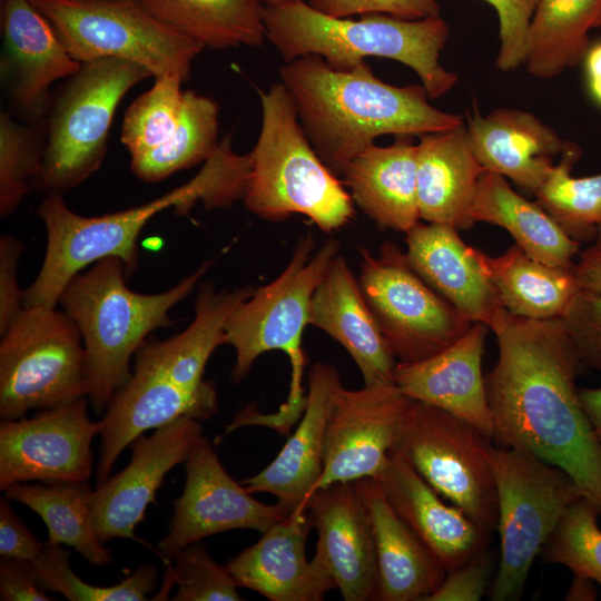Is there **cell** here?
Masks as SVG:
<instances>
[{"instance_id": "1", "label": "cell", "mask_w": 601, "mask_h": 601, "mask_svg": "<svg viewBox=\"0 0 601 601\" xmlns=\"http://www.w3.org/2000/svg\"><path fill=\"white\" fill-rule=\"evenodd\" d=\"M490 329L499 348L485 375L492 439L562 469L601 513V441L575 386L581 362L562 317L504 308Z\"/></svg>"}, {"instance_id": "2", "label": "cell", "mask_w": 601, "mask_h": 601, "mask_svg": "<svg viewBox=\"0 0 601 601\" xmlns=\"http://www.w3.org/2000/svg\"><path fill=\"white\" fill-rule=\"evenodd\" d=\"M279 77L314 150L336 175L382 135L422 136L463 124L434 108L423 85H390L366 62L341 70L308 55L285 62Z\"/></svg>"}, {"instance_id": "3", "label": "cell", "mask_w": 601, "mask_h": 601, "mask_svg": "<svg viewBox=\"0 0 601 601\" xmlns=\"http://www.w3.org/2000/svg\"><path fill=\"white\" fill-rule=\"evenodd\" d=\"M249 170V154L235 152L227 135L188 183L140 206L87 217L72 211L61 194H49L37 209L47 230L45 259L24 289V307L57 306L70 279L106 257L120 258L126 273L132 274L138 265V236L154 216L169 208L185 215L197 203L207 209L228 207L244 198Z\"/></svg>"}, {"instance_id": "4", "label": "cell", "mask_w": 601, "mask_h": 601, "mask_svg": "<svg viewBox=\"0 0 601 601\" xmlns=\"http://www.w3.org/2000/svg\"><path fill=\"white\" fill-rule=\"evenodd\" d=\"M266 39L285 62L314 55L331 67L349 70L367 57L392 59L412 68L430 99L444 96L457 80L439 61L449 37L440 16L406 20L388 14L338 18L306 0L265 7Z\"/></svg>"}, {"instance_id": "5", "label": "cell", "mask_w": 601, "mask_h": 601, "mask_svg": "<svg viewBox=\"0 0 601 601\" xmlns=\"http://www.w3.org/2000/svg\"><path fill=\"white\" fill-rule=\"evenodd\" d=\"M211 262L168 290L140 294L126 285L118 257H106L76 274L59 297L62 311L82 336L88 368V398L96 414L106 411L115 393L131 376L130 358L155 329L173 324L169 311L195 288Z\"/></svg>"}, {"instance_id": "6", "label": "cell", "mask_w": 601, "mask_h": 601, "mask_svg": "<svg viewBox=\"0 0 601 601\" xmlns=\"http://www.w3.org/2000/svg\"><path fill=\"white\" fill-rule=\"evenodd\" d=\"M313 249V237H300L285 269L269 284L254 289L226 323L225 345L231 346L236 355L231 370L233 383L244 380L254 362L269 351L284 352L292 366L286 402L270 414H262L253 406L243 408L228 425L230 431L247 425H264L287 434L304 412L303 332L309 324L313 294L338 254L339 244L328 239L314 255Z\"/></svg>"}, {"instance_id": "7", "label": "cell", "mask_w": 601, "mask_h": 601, "mask_svg": "<svg viewBox=\"0 0 601 601\" xmlns=\"http://www.w3.org/2000/svg\"><path fill=\"white\" fill-rule=\"evenodd\" d=\"M259 99L262 126L249 152L246 208L272 221L300 214L325 233L344 227L354 216L353 199L314 150L286 87L274 83Z\"/></svg>"}, {"instance_id": "8", "label": "cell", "mask_w": 601, "mask_h": 601, "mask_svg": "<svg viewBox=\"0 0 601 601\" xmlns=\"http://www.w3.org/2000/svg\"><path fill=\"white\" fill-rule=\"evenodd\" d=\"M490 456L501 551L490 598L518 601L536 555L582 495L566 472L540 457L500 445H490Z\"/></svg>"}, {"instance_id": "9", "label": "cell", "mask_w": 601, "mask_h": 601, "mask_svg": "<svg viewBox=\"0 0 601 601\" xmlns=\"http://www.w3.org/2000/svg\"><path fill=\"white\" fill-rule=\"evenodd\" d=\"M1 338V420L88 397L82 336L63 311L47 305L24 307Z\"/></svg>"}, {"instance_id": "10", "label": "cell", "mask_w": 601, "mask_h": 601, "mask_svg": "<svg viewBox=\"0 0 601 601\" xmlns=\"http://www.w3.org/2000/svg\"><path fill=\"white\" fill-rule=\"evenodd\" d=\"M79 62L122 59L154 78H189L205 48L159 20L137 0H31Z\"/></svg>"}, {"instance_id": "11", "label": "cell", "mask_w": 601, "mask_h": 601, "mask_svg": "<svg viewBox=\"0 0 601 601\" xmlns=\"http://www.w3.org/2000/svg\"><path fill=\"white\" fill-rule=\"evenodd\" d=\"M148 77L152 76L145 67L128 60L82 63L51 109L43 162L36 179L42 189L61 194L100 167L118 105Z\"/></svg>"}, {"instance_id": "12", "label": "cell", "mask_w": 601, "mask_h": 601, "mask_svg": "<svg viewBox=\"0 0 601 601\" xmlns=\"http://www.w3.org/2000/svg\"><path fill=\"white\" fill-rule=\"evenodd\" d=\"M490 445L471 423L413 400L392 452L491 536L496 528L497 499Z\"/></svg>"}, {"instance_id": "13", "label": "cell", "mask_w": 601, "mask_h": 601, "mask_svg": "<svg viewBox=\"0 0 601 601\" xmlns=\"http://www.w3.org/2000/svg\"><path fill=\"white\" fill-rule=\"evenodd\" d=\"M359 253L362 293L397 363L428 358L470 329L473 322L430 286L394 243L383 244L378 255Z\"/></svg>"}, {"instance_id": "14", "label": "cell", "mask_w": 601, "mask_h": 601, "mask_svg": "<svg viewBox=\"0 0 601 601\" xmlns=\"http://www.w3.org/2000/svg\"><path fill=\"white\" fill-rule=\"evenodd\" d=\"M88 397L32 417L0 424V490L14 483L88 482L92 474L91 441L100 423L88 414Z\"/></svg>"}, {"instance_id": "15", "label": "cell", "mask_w": 601, "mask_h": 601, "mask_svg": "<svg viewBox=\"0 0 601 601\" xmlns=\"http://www.w3.org/2000/svg\"><path fill=\"white\" fill-rule=\"evenodd\" d=\"M184 463V490L173 502L168 533L157 545L158 554L166 563L184 548L206 536L237 529L264 533L289 514L278 503L270 505L254 499L227 473L203 434Z\"/></svg>"}, {"instance_id": "16", "label": "cell", "mask_w": 601, "mask_h": 601, "mask_svg": "<svg viewBox=\"0 0 601 601\" xmlns=\"http://www.w3.org/2000/svg\"><path fill=\"white\" fill-rule=\"evenodd\" d=\"M413 398L394 383L336 391L325 428L323 472L313 493L337 482L376 479ZM312 493V495H313Z\"/></svg>"}, {"instance_id": "17", "label": "cell", "mask_w": 601, "mask_h": 601, "mask_svg": "<svg viewBox=\"0 0 601 601\" xmlns=\"http://www.w3.org/2000/svg\"><path fill=\"white\" fill-rule=\"evenodd\" d=\"M201 433L200 421L184 416L131 442L128 465L98 483L92 492V523L102 543L117 538L139 541L136 526L155 502L167 473L186 461Z\"/></svg>"}, {"instance_id": "18", "label": "cell", "mask_w": 601, "mask_h": 601, "mask_svg": "<svg viewBox=\"0 0 601 601\" xmlns=\"http://www.w3.org/2000/svg\"><path fill=\"white\" fill-rule=\"evenodd\" d=\"M1 1V82L13 112L37 121L49 110L51 86L76 75L82 63L31 0Z\"/></svg>"}, {"instance_id": "19", "label": "cell", "mask_w": 601, "mask_h": 601, "mask_svg": "<svg viewBox=\"0 0 601 601\" xmlns=\"http://www.w3.org/2000/svg\"><path fill=\"white\" fill-rule=\"evenodd\" d=\"M318 540L314 558L327 570L345 601L377 597L374 536L355 482H337L311 496L307 505Z\"/></svg>"}, {"instance_id": "20", "label": "cell", "mask_w": 601, "mask_h": 601, "mask_svg": "<svg viewBox=\"0 0 601 601\" xmlns=\"http://www.w3.org/2000/svg\"><path fill=\"white\" fill-rule=\"evenodd\" d=\"M313 522L299 506L262 533L260 539L226 564L237 585L270 601H321L336 583L305 543Z\"/></svg>"}, {"instance_id": "21", "label": "cell", "mask_w": 601, "mask_h": 601, "mask_svg": "<svg viewBox=\"0 0 601 601\" xmlns=\"http://www.w3.org/2000/svg\"><path fill=\"white\" fill-rule=\"evenodd\" d=\"M218 410L217 392L211 383L201 390H188L169 380L134 371L99 421L97 483L109 476L120 453L145 432L184 416L209 420Z\"/></svg>"}, {"instance_id": "22", "label": "cell", "mask_w": 601, "mask_h": 601, "mask_svg": "<svg viewBox=\"0 0 601 601\" xmlns=\"http://www.w3.org/2000/svg\"><path fill=\"white\" fill-rule=\"evenodd\" d=\"M376 480L396 514L446 572L487 548L490 536L463 510L447 504L397 453L391 452Z\"/></svg>"}, {"instance_id": "23", "label": "cell", "mask_w": 601, "mask_h": 601, "mask_svg": "<svg viewBox=\"0 0 601 601\" xmlns=\"http://www.w3.org/2000/svg\"><path fill=\"white\" fill-rule=\"evenodd\" d=\"M487 326L473 323L449 347L423 361L397 363L393 383L407 396L462 418L487 439L493 425L482 358Z\"/></svg>"}, {"instance_id": "24", "label": "cell", "mask_w": 601, "mask_h": 601, "mask_svg": "<svg viewBox=\"0 0 601 601\" xmlns=\"http://www.w3.org/2000/svg\"><path fill=\"white\" fill-rule=\"evenodd\" d=\"M341 385L334 366L322 362L312 366L299 424L264 470L240 482L250 493L273 494L288 513L299 506L307 508L323 472L327 417Z\"/></svg>"}, {"instance_id": "25", "label": "cell", "mask_w": 601, "mask_h": 601, "mask_svg": "<svg viewBox=\"0 0 601 601\" xmlns=\"http://www.w3.org/2000/svg\"><path fill=\"white\" fill-rule=\"evenodd\" d=\"M454 226L417 223L406 231L413 269L473 323L489 328L504 309L497 293Z\"/></svg>"}, {"instance_id": "26", "label": "cell", "mask_w": 601, "mask_h": 601, "mask_svg": "<svg viewBox=\"0 0 601 601\" xmlns=\"http://www.w3.org/2000/svg\"><path fill=\"white\" fill-rule=\"evenodd\" d=\"M309 325L325 332L347 351L364 385L393 383L396 358L365 300L358 279L338 254L313 294Z\"/></svg>"}, {"instance_id": "27", "label": "cell", "mask_w": 601, "mask_h": 601, "mask_svg": "<svg viewBox=\"0 0 601 601\" xmlns=\"http://www.w3.org/2000/svg\"><path fill=\"white\" fill-rule=\"evenodd\" d=\"M467 138L481 166L535 193L550 174L552 157L569 146L533 114L499 108L467 117Z\"/></svg>"}, {"instance_id": "28", "label": "cell", "mask_w": 601, "mask_h": 601, "mask_svg": "<svg viewBox=\"0 0 601 601\" xmlns=\"http://www.w3.org/2000/svg\"><path fill=\"white\" fill-rule=\"evenodd\" d=\"M372 525L377 597L381 601H425L446 571L386 500L376 479L355 481Z\"/></svg>"}, {"instance_id": "29", "label": "cell", "mask_w": 601, "mask_h": 601, "mask_svg": "<svg viewBox=\"0 0 601 601\" xmlns=\"http://www.w3.org/2000/svg\"><path fill=\"white\" fill-rule=\"evenodd\" d=\"M254 292L252 286L217 292L200 286L195 317L178 335L165 341L146 339L135 353L134 371L159 376L188 388L201 390L205 367L214 351L225 345V327L233 312Z\"/></svg>"}, {"instance_id": "30", "label": "cell", "mask_w": 601, "mask_h": 601, "mask_svg": "<svg viewBox=\"0 0 601 601\" xmlns=\"http://www.w3.org/2000/svg\"><path fill=\"white\" fill-rule=\"evenodd\" d=\"M484 171L463 124L420 136L416 155L420 218L457 229L472 227L471 209Z\"/></svg>"}, {"instance_id": "31", "label": "cell", "mask_w": 601, "mask_h": 601, "mask_svg": "<svg viewBox=\"0 0 601 601\" xmlns=\"http://www.w3.org/2000/svg\"><path fill=\"white\" fill-rule=\"evenodd\" d=\"M416 155L412 136H396L390 146L367 147L342 173L353 203L384 228L406 233L421 219Z\"/></svg>"}, {"instance_id": "32", "label": "cell", "mask_w": 601, "mask_h": 601, "mask_svg": "<svg viewBox=\"0 0 601 601\" xmlns=\"http://www.w3.org/2000/svg\"><path fill=\"white\" fill-rule=\"evenodd\" d=\"M475 223L504 228L528 255L546 265L573 268L580 242L573 239L536 201L515 193L502 175L485 170L471 209Z\"/></svg>"}, {"instance_id": "33", "label": "cell", "mask_w": 601, "mask_h": 601, "mask_svg": "<svg viewBox=\"0 0 601 601\" xmlns=\"http://www.w3.org/2000/svg\"><path fill=\"white\" fill-rule=\"evenodd\" d=\"M474 255L501 304L513 315L532 319L562 317L579 290L572 268L539 262L516 244L496 257L476 248Z\"/></svg>"}, {"instance_id": "34", "label": "cell", "mask_w": 601, "mask_h": 601, "mask_svg": "<svg viewBox=\"0 0 601 601\" xmlns=\"http://www.w3.org/2000/svg\"><path fill=\"white\" fill-rule=\"evenodd\" d=\"M601 24V0H538L523 63L538 78H554L574 67L589 48V32Z\"/></svg>"}, {"instance_id": "35", "label": "cell", "mask_w": 601, "mask_h": 601, "mask_svg": "<svg viewBox=\"0 0 601 601\" xmlns=\"http://www.w3.org/2000/svg\"><path fill=\"white\" fill-rule=\"evenodd\" d=\"M205 48L258 47L266 39L263 0H137Z\"/></svg>"}, {"instance_id": "36", "label": "cell", "mask_w": 601, "mask_h": 601, "mask_svg": "<svg viewBox=\"0 0 601 601\" xmlns=\"http://www.w3.org/2000/svg\"><path fill=\"white\" fill-rule=\"evenodd\" d=\"M4 495L35 511L45 522L48 541L71 546L93 565L112 562L98 538L91 515L92 492L87 482L57 484L14 483Z\"/></svg>"}, {"instance_id": "37", "label": "cell", "mask_w": 601, "mask_h": 601, "mask_svg": "<svg viewBox=\"0 0 601 601\" xmlns=\"http://www.w3.org/2000/svg\"><path fill=\"white\" fill-rule=\"evenodd\" d=\"M219 108L216 101L193 90L184 91L179 124L159 147L130 157V169L146 183H157L170 175L204 164L216 149Z\"/></svg>"}, {"instance_id": "38", "label": "cell", "mask_w": 601, "mask_h": 601, "mask_svg": "<svg viewBox=\"0 0 601 601\" xmlns=\"http://www.w3.org/2000/svg\"><path fill=\"white\" fill-rule=\"evenodd\" d=\"M581 151L570 142L534 193L536 203L575 240L594 238L601 226V173L573 177Z\"/></svg>"}, {"instance_id": "39", "label": "cell", "mask_w": 601, "mask_h": 601, "mask_svg": "<svg viewBox=\"0 0 601 601\" xmlns=\"http://www.w3.org/2000/svg\"><path fill=\"white\" fill-rule=\"evenodd\" d=\"M71 551L61 544L45 542L32 563L40 585L46 591L58 592L71 601H145L155 590L158 570L144 563L121 582L110 587L91 585L82 581L70 568Z\"/></svg>"}, {"instance_id": "40", "label": "cell", "mask_w": 601, "mask_h": 601, "mask_svg": "<svg viewBox=\"0 0 601 601\" xmlns=\"http://www.w3.org/2000/svg\"><path fill=\"white\" fill-rule=\"evenodd\" d=\"M183 82L175 75L155 78L151 88L128 107L120 139L130 157L159 147L174 134L181 114Z\"/></svg>"}, {"instance_id": "41", "label": "cell", "mask_w": 601, "mask_h": 601, "mask_svg": "<svg viewBox=\"0 0 601 601\" xmlns=\"http://www.w3.org/2000/svg\"><path fill=\"white\" fill-rule=\"evenodd\" d=\"M600 511L587 499L573 502L542 549L550 563L592 579L601 587Z\"/></svg>"}, {"instance_id": "42", "label": "cell", "mask_w": 601, "mask_h": 601, "mask_svg": "<svg viewBox=\"0 0 601 601\" xmlns=\"http://www.w3.org/2000/svg\"><path fill=\"white\" fill-rule=\"evenodd\" d=\"M46 144L32 127L21 125L4 111L0 114V215L16 211L37 179Z\"/></svg>"}, {"instance_id": "43", "label": "cell", "mask_w": 601, "mask_h": 601, "mask_svg": "<svg viewBox=\"0 0 601 601\" xmlns=\"http://www.w3.org/2000/svg\"><path fill=\"white\" fill-rule=\"evenodd\" d=\"M167 562V571L159 597L176 584L174 601H239L237 583L226 565L216 563L200 541L184 548Z\"/></svg>"}, {"instance_id": "44", "label": "cell", "mask_w": 601, "mask_h": 601, "mask_svg": "<svg viewBox=\"0 0 601 601\" xmlns=\"http://www.w3.org/2000/svg\"><path fill=\"white\" fill-rule=\"evenodd\" d=\"M562 319L580 362L601 372V293L579 289Z\"/></svg>"}, {"instance_id": "45", "label": "cell", "mask_w": 601, "mask_h": 601, "mask_svg": "<svg viewBox=\"0 0 601 601\" xmlns=\"http://www.w3.org/2000/svg\"><path fill=\"white\" fill-rule=\"evenodd\" d=\"M499 17L501 47L496 57L499 69L508 71L523 63L528 28L538 0H483Z\"/></svg>"}, {"instance_id": "46", "label": "cell", "mask_w": 601, "mask_h": 601, "mask_svg": "<svg viewBox=\"0 0 601 601\" xmlns=\"http://www.w3.org/2000/svg\"><path fill=\"white\" fill-rule=\"evenodd\" d=\"M316 10L333 17L388 14L406 20L440 16L436 0H306Z\"/></svg>"}, {"instance_id": "47", "label": "cell", "mask_w": 601, "mask_h": 601, "mask_svg": "<svg viewBox=\"0 0 601 601\" xmlns=\"http://www.w3.org/2000/svg\"><path fill=\"white\" fill-rule=\"evenodd\" d=\"M492 561L485 550L446 572L441 584L425 601H479L487 590Z\"/></svg>"}, {"instance_id": "48", "label": "cell", "mask_w": 601, "mask_h": 601, "mask_svg": "<svg viewBox=\"0 0 601 601\" xmlns=\"http://www.w3.org/2000/svg\"><path fill=\"white\" fill-rule=\"evenodd\" d=\"M21 243L11 235L0 238V334L3 335L23 311L24 290L17 280L18 262L22 253Z\"/></svg>"}, {"instance_id": "49", "label": "cell", "mask_w": 601, "mask_h": 601, "mask_svg": "<svg viewBox=\"0 0 601 601\" xmlns=\"http://www.w3.org/2000/svg\"><path fill=\"white\" fill-rule=\"evenodd\" d=\"M41 542L28 529L11 508L4 495L0 500V554L1 556L35 562L43 549Z\"/></svg>"}, {"instance_id": "50", "label": "cell", "mask_w": 601, "mask_h": 601, "mask_svg": "<svg viewBox=\"0 0 601 601\" xmlns=\"http://www.w3.org/2000/svg\"><path fill=\"white\" fill-rule=\"evenodd\" d=\"M1 601L53 600L40 585L31 562L2 556L0 561Z\"/></svg>"}, {"instance_id": "51", "label": "cell", "mask_w": 601, "mask_h": 601, "mask_svg": "<svg viewBox=\"0 0 601 601\" xmlns=\"http://www.w3.org/2000/svg\"><path fill=\"white\" fill-rule=\"evenodd\" d=\"M572 270L579 289L601 293V226L592 244L579 254Z\"/></svg>"}, {"instance_id": "52", "label": "cell", "mask_w": 601, "mask_h": 601, "mask_svg": "<svg viewBox=\"0 0 601 601\" xmlns=\"http://www.w3.org/2000/svg\"><path fill=\"white\" fill-rule=\"evenodd\" d=\"M583 59L590 95L601 105V41L589 47Z\"/></svg>"}, {"instance_id": "53", "label": "cell", "mask_w": 601, "mask_h": 601, "mask_svg": "<svg viewBox=\"0 0 601 601\" xmlns=\"http://www.w3.org/2000/svg\"><path fill=\"white\" fill-rule=\"evenodd\" d=\"M580 400L594 433L601 441V387L580 390Z\"/></svg>"}, {"instance_id": "54", "label": "cell", "mask_w": 601, "mask_h": 601, "mask_svg": "<svg viewBox=\"0 0 601 601\" xmlns=\"http://www.w3.org/2000/svg\"><path fill=\"white\" fill-rule=\"evenodd\" d=\"M574 578L565 594L569 601H593L597 599L595 582L582 574L573 573Z\"/></svg>"}, {"instance_id": "55", "label": "cell", "mask_w": 601, "mask_h": 601, "mask_svg": "<svg viewBox=\"0 0 601 601\" xmlns=\"http://www.w3.org/2000/svg\"><path fill=\"white\" fill-rule=\"evenodd\" d=\"M292 0H263L265 7L277 6Z\"/></svg>"}, {"instance_id": "56", "label": "cell", "mask_w": 601, "mask_h": 601, "mask_svg": "<svg viewBox=\"0 0 601 601\" xmlns=\"http://www.w3.org/2000/svg\"><path fill=\"white\" fill-rule=\"evenodd\" d=\"M600 27H601V24H600Z\"/></svg>"}]
</instances>
